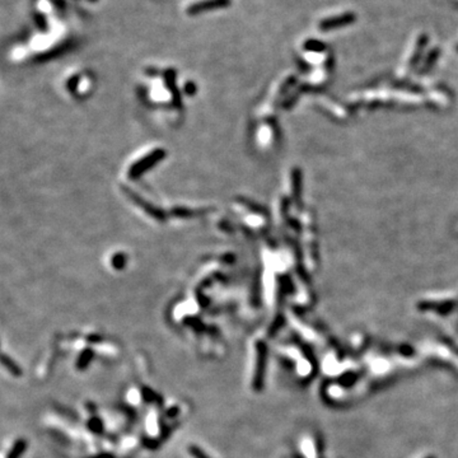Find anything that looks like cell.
Masks as SVG:
<instances>
[{
	"mask_svg": "<svg viewBox=\"0 0 458 458\" xmlns=\"http://www.w3.org/2000/svg\"><path fill=\"white\" fill-rule=\"evenodd\" d=\"M354 17L349 16V14H346V16H341L339 18H332L330 19L328 22H324L322 25V28H331V27H335V26H340V25H346V23L351 22Z\"/></svg>",
	"mask_w": 458,
	"mask_h": 458,
	"instance_id": "cell-1",
	"label": "cell"
},
{
	"mask_svg": "<svg viewBox=\"0 0 458 458\" xmlns=\"http://www.w3.org/2000/svg\"><path fill=\"white\" fill-rule=\"evenodd\" d=\"M190 451H191V456H192L193 458H209V457H206V456L204 455L201 451H199L197 447H191Z\"/></svg>",
	"mask_w": 458,
	"mask_h": 458,
	"instance_id": "cell-2",
	"label": "cell"
}]
</instances>
